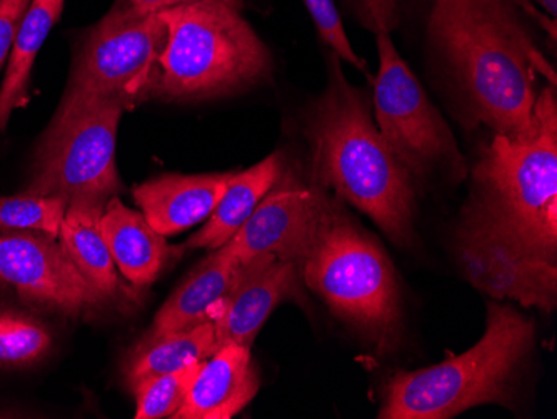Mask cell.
Here are the masks:
<instances>
[{"label": "cell", "instance_id": "cell-1", "mask_svg": "<svg viewBox=\"0 0 557 419\" xmlns=\"http://www.w3.org/2000/svg\"><path fill=\"white\" fill-rule=\"evenodd\" d=\"M456 252L466 278L483 293L525 308L556 309V87L537 94L528 133L493 134L484 146Z\"/></svg>", "mask_w": 557, "mask_h": 419}, {"label": "cell", "instance_id": "cell-2", "mask_svg": "<svg viewBox=\"0 0 557 419\" xmlns=\"http://www.w3.org/2000/svg\"><path fill=\"white\" fill-rule=\"evenodd\" d=\"M428 39L461 97L469 126L522 136L533 126L537 76L556 72L506 0H434Z\"/></svg>", "mask_w": 557, "mask_h": 419}, {"label": "cell", "instance_id": "cell-3", "mask_svg": "<svg viewBox=\"0 0 557 419\" xmlns=\"http://www.w3.org/2000/svg\"><path fill=\"white\" fill-rule=\"evenodd\" d=\"M311 183L333 189L394 243L414 241V183L379 133L364 93L344 76L336 54L329 83L308 115Z\"/></svg>", "mask_w": 557, "mask_h": 419}, {"label": "cell", "instance_id": "cell-4", "mask_svg": "<svg viewBox=\"0 0 557 419\" xmlns=\"http://www.w3.org/2000/svg\"><path fill=\"white\" fill-rule=\"evenodd\" d=\"M311 186V218L294 264L304 283L375 352H393L400 331V294L393 262L349 218L339 197L334 199L318 184Z\"/></svg>", "mask_w": 557, "mask_h": 419}, {"label": "cell", "instance_id": "cell-5", "mask_svg": "<svg viewBox=\"0 0 557 419\" xmlns=\"http://www.w3.org/2000/svg\"><path fill=\"white\" fill-rule=\"evenodd\" d=\"M168 42L152 96L164 101H206L261 83L272 71L268 46L225 0H194L159 12Z\"/></svg>", "mask_w": 557, "mask_h": 419}, {"label": "cell", "instance_id": "cell-6", "mask_svg": "<svg viewBox=\"0 0 557 419\" xmlns=\"http://www.w3.org/2000/svg\"><path fill=\"white\" fill-rule=\"evenodd\" d=\"M534 340L531 319L512 306L493 303L486 333L471 349L391 378L379 418L447 419L479 405H511L516 380Z\"/></svg>", "mask_w": 557, "mask_h": 419}, {"label": "cell", "instance_id": "cell-7", "mask_svg": "<svg viewBox=\"0 0 557 419\" xmlns=\"http://www.w3.org/2000/svg\"><path fill=\"white\" fill-rule=\"evenodd\" d=\"M125 111L129 106L108 97L61 101L40 137L24 193L106 209L122 190L115 139Z\"/></svg>", "mask_w": 557, "mask_h": 419}, {"label": "cell", "instance_id": "cell-8", "mask_svg": "<svg viewBox=\"0 0 557 419\" xmlns=\"http://www.w3.org/2000/svg\"><path fill=\"white\" fill-rule=\"evenodd\" d=\"M165 42L161 15L140 12L131 0H115L83 40L62 102L108 97L136 108L152 96Z\"/></svg>", "mask_w": 557, "mask_h": 419}, {"label": "cell", "instance_id": "cell-9", "mask_svg": "<svg viewBox=\"0 0 557 419\" xmlns=\"http://www.w3.org/2000/svg\"><path fill=\"white\" fill-rule=\"evenodd\" d=\"M375 42L379 71L374 112L379 133L412 180H425L437 169H446L454 180L461 181L468 168L447 122L400 58L391 34H375Z\"/></svg>", "mask_w": 557, "mask_h": 419}, {"label": "cell", "instance_id": "cell-10", "mask_svg": "<svg viewBox=\"0 0 557 419\" xmlns=\"http://www.w3.org/2000/svg\"><path fill=\"white\" fill-rule=\"evenodd\" d=\"M0 284L11 287L24 305L65 318H79L104 299L59 239L34 231L0 233Z\"/></svg>", "mask_w": 557, "mask_h": 419}, {"label": "cell", "instance_id": "cell-11", "mask_svg": "<svg viewBox=\"0 0 557 419\" xmlns=\"http://www.w3.org/2000/svg\"><path fill=\"white\" fill-rule=\"evenodd\" d=\"M299 268L274 255H261L240 266L234 286L215 311V343L250 348L271 312L299 294Z\"/></svg>", "mask_w": 557, "mask_h": 419}, {"label": "cell", "instance_id": "cell-12", "mask_svg": "<svg viewBox=\"0 0 557 419\" xmlns=\"http://www.w3.org/2000/svg\"><path fill=\"white\" fill-rule=\"evenodd\" d=\"M312 197V186H304L290 177H278L247 223L222 249L240 264L261 255H274L294 262L308 230Z\"/></svg>", "mask_w": 557, "mask_h": 419}, {"label": "cell", "instance_id": "cell-13", "mask_svg": "<svg viewBox=\"0 0 557 419\" xmlns=\"http://www.w3.org/2000/svg\"><path fill=\"white\" fill-rule=\"evenodd\" d=\"M259 391V377L250 348L225 343L208 359L187 391L175 419H231L243 411Z\"/></svg>", "mask_w": 557, "mask_h": 419}, {"label": "cell", "instance_id": "cell-14", "mask_svg": "<svg viewBox=\"0 0 557 419\" xmlns=\"http://www.w3.org/2000/svg\"><path fill=\"white\" fill-rule=\"evenodd\" d=\"M231 174H165L139 184L133 196L147 223L162 236H174L214 211Z\"/></svg>", "mask_w": 557, "mask_h": 419}, {"label": "cell", "instance_id": "cell-15", "mask_svg": "<svg viewBox=\"0 0 557 419\" xmlns=\"http://www.w3.org/2000/svg\"><path fill=\"white\" fill-rule=\"evenodd\" d=\"M240 266L224 249H214V255H209L159 309L144 341L181 333L212 321L222 299L234 286Z\"/></svg>", "mask_w": 557, "mask_h": 419}, {"label": "cell", "instance_id": "cell-16", "mask_svg": "<svg viewBox=\"0 0 557 419\" xmlns=\"http://www.w3.org/2000/svg\"><path fill=\"white\" fill-rule=\"evenodd\" d=\"M109 251L125 280L136 287H147L158 280L165 262L180 251L171 248L165 236L147 223L143 212L122 205L112 197L100 219Z\"/></svg>", "mask_w": 557, "mask_h": 419}, {"label": "cell", "instance_id": "cell-17", "mask_svg": "<svg viewBox=\"0 0 557 419\" xmlns=\"http://www.w3.org/2000/svg\"><path fill=\"white\" fill-rule=\"evenodd\" d=\"M284 158L281 152L268 156L258 164L239 174H231L218 206L202 230L197 231L184 248L219 249L230 243L247 223L265 194L283 176Z\"/></svg>", "mask_w": 557, "mask_h": 419}, {"label": "cell", "instance_id": "cell-18", "mask_svg": "<svg viewBox=\"0 0 557 419\" xmlns=\"http://www.w3.org/2000/svg\"><path fill=\"white\" fill-rule=\"evenodd\" d=\"M65 0H33L15 37L8 71L0 86V131L12 114L30 102V79L37 56L64 12Z\"/></svg>", "mask_w": 557, "mask_h": 419}, {"label": "cell", "instance_id": "cell-19", "mask_svg": "<svg viewBox=\"0 0 557 419\" xmlns=\"http://www.w3.org/2000/svg\"><path fill=\"white\" fill-rule=\"evenodd\" d=\"M102 212L104 209L96 206L69 205L59 243L75 268L106 299L117 296L121 281L117 266L100 227Z\"/></svg>", "mask_w": 557, "mask_h": 419}, {"label": "cell", "instance_id": "cell-20", "mask_svg": "<svg viewBox=\"0 0 557 419\" xmlns=\"http://www.w3.org/2000/svg\"><path fill=\"white\" fill-rule=\"evenodd\" d=\"M215 349L218 343L212 321L158 340H143L125 361V384L133 390L140 381L174 373L193 362L205 361Z\"/></svg>", "mask_w": 557, "mask_h": 419}, {"label": "cell", "instance_id": "cell-21", "mask_svg": "<svg viewBox=\"0 0 557 419\" xmlns=\"http://www.w3.org/2000/svg\"><path fill=\"white\" fill-rule=\"evenodd\" d=\"M54 334L29 311L0 305V368H29L52 352Z\"/></svg>", "mask_w": 557, "mask_h": 419}, {"label": "cell", "instance_id": "cell-22", "mask_svg": "<svg viewBox=\"0 0 557 419\" xmlns=\"http://www.w3.org/2000/svg\"><path fill=\"white\" fill-rule=\"evenodd\" d=\"M69 205L55 196L0 197V233L34 231L59 239Z\"/></svg>", "mask_w": 557, "mask_h": 419}, {"label": "cell", "instance_id": "cell-23", "mask_svg": "<svg viewBox=\"0 0 557 419\" xmlns=\"http://www.w3.org/2000/svg\"><path fill=\"white\" fill-rule=\"evenodd\" d=\"M200 362H193L174 373L149 378L133 387L137 419L174 418L186 399L187 391L199 371Z\"/></svg>", "mask_w": 557, "mask_h": 419}, {"label": "cell", "instance_id": "cell-24", "mask_svg": "<svg viewBox=\"0 0 557 419\" xmlns=\"http://www.w3.org/2000/svg\"><path fill=\"white\" fill-rule=\"evenodd\" d=\"M302 2L318 27L319 36L333 49V54L368 74V65L350 46L336 2L334 0H302Z\"/></svg>", "mask_w": 557, "mask_h": 419}, {"label": "cell", "instance_id": "cell-25", "mask_svg": "<svg viewBox=\"0 0 557 419\" xmlns=\"http://www.w3.org/2000/svg\"><path fill=\"white\" fill-rule=\"evenodd\" d=\"M356 17L371 33L391 34L400 21L403 0H347Z\"/></svg>", "mask_w": 557, "mask_h": 419}, {"label": "cell", "instance_id": "cell-26", "mask_svg": "<svg viewBox=\"0 0 557 419\" xmlns=\"http://www.w3.org/2000/svg\"><path fill=\"white\" fill-rule=\"evenodd\" d=\"M33 0H0V69L9 61L22 21Z\"/></svg>", "mask_w": 557, "mask_h": 419}, {"label": "cell", "instance_id": "cell-27", "mask_svg": "<svg viewBox=\"0 0 557 419\" xmlns=\"http://www.w3.org/2000/svg\"><path fill=\"white\" fill-rule=\"evenodd\" d=\"M506 2L511 4L512 8L522 9V11L528 12L531 17L536 19L537 24H541L550 34L553 39H556V22H554V19L547 17L546 14L537 11L531 2H524V0H506Z\"/></svg>", "mask_w": 557, "mask_h": 419}, {"label": "cell", "instance_id": "cell-28", "mask_svg": "<svg viewBox=\"0 0 557 419\" xmlns=\"http://www.w3.org/2000/svg\"><path fill=\"white\" fill-rule=\"evenodd\" d=\"M134 8L139 9L146 14H159L168 9L177 8V5L189 4L194 0H131Z\"/></svg>", "mask_w": 557, "mask_h": 419}, {"label": "cell", "instance_id": "cell-29", "mask_svg": "<svg viewBox=\"0 0 557 419\" xmlns=\"http://www.w3.org/2000/svg\"><path fill=\"white\" fill-rule=\"evenodd\" d=\"M533 2H537V4L543 8L544 14H546L547 17L556 19L557 0H533Z\"/></svg>", "mask_w": 557, "mask_h": 419}, {"label": "cell", "instance_id": "cell-30", "mask_svg": "<svg viewBox=\"0 0 557 419\" xmlns=\"http://www.w3.org/2000/svg\"><path fill=\"white\" fill-rule=\"evenodd\" d=\"M225 2H230V4L239 5V2L237 0H225Z\"/></svg>", "mask_w": 557, "mask_h": 419}]
</instances>
